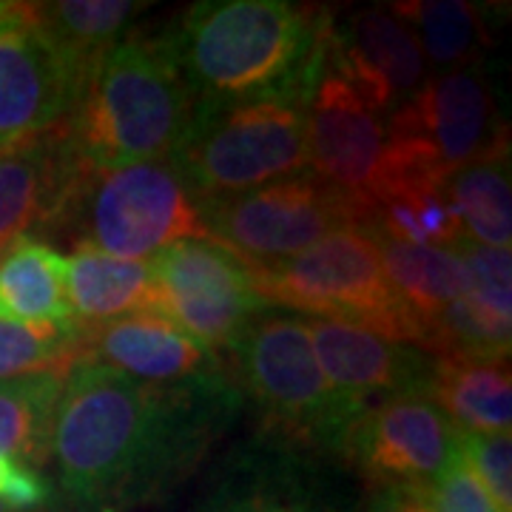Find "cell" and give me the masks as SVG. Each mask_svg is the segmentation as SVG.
Returning a JSON list of instances; mask_svg holds the SVG:
<instances>
[{
  "instance_id": "cell-33",
  "label": "cell",
  "mask_w": 512,
  "mask_h": 512,
  "mask_svg": "<svg viewBox=\"0 0 512 512\" xmlns=\"http://www.w3.org/2000/svg\"><path fill=\"white\" fill-rule=\"evenodd\" d=\"M0 512H12V510H9V507H6V504L0 501Z\"/></svg>"
},
{
  "instance_id": "cell-20",
  "label": "cell",
  "mask_w": 512,
  "mask_h": 512,
  "mask_svg": "<svg viewBox=\"0 0 512 512\" xmlns=\"http://www.w3.org/2000/svg\"><path fill=\"white\" fill-rule=\"evenodd\" d=\"M424 393L461 433L501 436L512 430V379L507 362L433 359Z\"/></svg>"
},
{
  "instance_id": "cell-15",
  "label": "cell",
  "mask_w": 512,
  "mask_h": 512,
  "mask_svg": "<svg viewBox=\"0 0 512 512\" xmlns=\"http://www.w3.org/2000/svg\"><path fill=\"white\" fill-rule=\"evenodd\" d=\"M305 328L319 370L350 424L367 404L407 390L424 393L436 359L427 350L336 319L308 316Z\"/></svg>"
},
{
  "instance_id": "cell-22",
  "label": "cell",
  "mask_w": 512,
  "mask_h": 512,
  "mask_svg": "<svg viewBox=\"0 0 512 512\" xmlns=\"http://www.w3.org/2000/svg\"><path fill=\"white\" fill-rule=\"evenodd\" d=\"M444 197L456 214L461 234L490 248L512 245V185L510 148L458 168L444 183Z\"/></svg>"
},
{
  "instance_id": "cell-19",
  "label": "cell",
  "mask_w": 512,
  "mask_h": 512,
  "mask_svg": "<svg viewBox=\"0 0 512 512\" xmlns=\"http://www.w3.org/2000/svg\"><path fill=\"white\" fill-rule=\"evenodd\" d=\"M367 234L379 251V262L393 293L419 319L424 330V350H427L433 322L444 308H450L456 299L464 296V274L458 256L453 254V248L413 245L370 228Z\"/></svg>"
},
{
  "instance_id": "cell-11",
  "label": "cell",
  "mask_w": 512,
  "mask_h": 512,
  "mask_svg": "<svg viewBox=\"0 0 512 512\" xmlns=\"http://www.w3.org/2000/svg\"><path fill=\"white\" fill-rule=\"evenodd\" d=\"M458 430L421 390L367 404L345 433L342 453L382 490L424 495L458 453Z\"/></svg>"
},
{
  "instance_id": "cell-7",
  "label": "cell",
  "mask_w": 512,
  "mask_h": 512,
  "mask_svg": "<svg viewBox=\"0 0 512 512\" xmlns=\"http://www.w3.org/2000/svg\"><path fill=\"white\" fill-rule=\"evenodd\" d=\"M387 137L390 183L382 202L410 185L444 188L458 168L507 146L493 89L478 66L433 74L407 106L387 117Z\"/></svg>"
},
{
  "instance_id": "cell-18",
  "label": "cell",
  "mask_w": 512,
  "mask_h": 512,
  "mask_svg": "<svg viewBox=\"0 0 512 512\" xmlns=\"http://www.w3.org/2000/svg\"><path fill=\"white\" fill-rule=\"evenodd\" d=\"M66 296L77 325H103L131 313H154L151 265L74 245L66 259Z\"/></svg>"
},
{
  "instance_id": "cell-12",
  "label": "cell",
  "mask_w": 512,
  "mask_h": 512,
  "mask_svg": "<svg viewBox=\"0 0 512 512\" xmlns=\"http://www.w3.org/2000/svg\"><path fill=\"white\" fill-rule=\"evenodd\" d=\"M308 171L342 197L365 208L373 222L390 183L387 120L367 106L333 66L322 72L308 97Z\"/></svg>"
},
{
  "instance_id": "cell-16",
  "label": "cell",
  "mask_w": 512,
  "mask_h": 512,
  "mask_svg": "<svg viewBox=\"0 0 512 512\" xmlns=\"http://www.w3.org/2000/svg\"><path fill=\"white\" fill-rule=\"evenodd\" d=\"M77 325V322H74ZM77 362H97L154 387L222 382L220 359L160 313L77 325Z\"/></svg>"
},
{
  "instance_id": "cell-9",
  "label": "cell",
  "mask_w": 512,
  "mask_h": 512,
  "mask_svg": "<svg viewBox=\"0 0 512 512\" xmlns=\"http://www.w3.org/2000/svg\"><path fill=\"white\" fill-rule=\"evenodd\" d=\"M208 234L245 268H268L330 234L370 225V214L311 171L237 197L202 202Z\"/></svg>"
},
{
  "instance_id": "cell-8",
  "label": "cell",
  "mask_w": 512,
  "mask_h": 512,
  "mask_svg": "<svg viewBox=\"0 0 512 512\" xmlns=\"http://www.w3.org/2000/svg\"><path fill=\"white\" fill-rule=\"evenodd\" d=\"M231 353L248 396L276 436L342 450L350 421L319 370L302 316L262 313Z\"/></svg>"
},
{
  "instance_id": "cell-6",
  "label": "cell",
  "mask_w": 512,
  "mask_h": 512,
  "mask_svg": "<svg viewBox=\"0 0 512 512\" xmlns=\"http://www.w3.org/2000/svg\"><path fill=\"white\" fill-rule=\"evenodd\" d=\"M80 228L77 245L148 262L185 239H211L202 202L174 160L89 168L74 191L66 220Z\"/></svg>"
},
{
  "instance_id": "cell-26",
  "label": "cell",
  "mask_w": 512,
  "mask_h": 512,
  "mask_svg": "<svg viewBox=\"0 0 512 512\" xmlns=\"http://www.w3.org/2000/svg\"><path fill=\"white\" fill-rule=\"evenodd\" d=\"M77 365V325H26L0 319V382Z\"/></svg>"
},
{
  "instance_id": "cell-25",
  "label": "cell",
  "mask_w": 512,
  "mask_h": 512,
  "mask_svg": "<svg viewBox=\"0 0 512 512\" xmlns=\"http://www.w3.org/2000/svg\"><path fill=\"white\" fill-rule=\"evenodd\" d=\"M66 373H37L0 382V453L40 470L49 458L57 399Z\"/></svg>"
},
{
  "instance_id": "cell-2",
  "label": "cell",
  "mask_w": 512,
  "mask_h": 512,
  "mask_svg": "<svg viewBox=\"0 0 512 512\" xmlns=\"http://www.w3.org/2000/svg\"><path fill=\"white\" fill-rule=\"evenodd\" d=\"M165 43L200 103L308 100L325 63L328 18L288 0H205Z\"/></svg>"
},
{
  "instance_id": "cell-17",
  "label": "cell",
  "mask_w": 512,
  "mask_h": 512,
  "mask_svg": "<svg viewBox=\"0 0 512 512\" xmlns=\"http://www.w3.org/2000/svg\"><path fill=\"white\" fill-rule=\"evenodd\" d=\"M83 171L66 123L0 148V254L37 228L66 220Z\"/></svg>"
},
{
  "instance_id": "cell-31",
  "label": "cell",
  "mask_w": 512,
  "mask_h": 512,
  "mask_svg": "<svg viewBox=\"0 0 512 512\" xmlns=\"http://www.w3.org/2000/svg\"><path fill=\"white\" fill-rule=\"evenodd\" d=\"M208 512H325L319 510L316 504H311L308 498H296V495L285 493H239L225 495L220 498Z\"/></svg>"
},
{
  "instance_id": "cell-1",
  "label": "cell",
  "mask_w": 512,
  "mask_h": 512,
  "mask_svg": "<svg viewBox=\"0 0 512 512\" xmlns=\"http://www.w3.org/2000/svg\"><path fill=\"white\" fill-rule=\"evenodd\" d=\"M225 382L154 387L77 362L57 399L49 456L66 493L86 504H134L200 450L211 416L197 410Z\"/></svg>"
},
{
  "instance_id": "cell-14",
  "label": "cell",
  "mask_w": 512,
  "mask_h": 512,
  "mask_svg": "<svg viewBox=\"0 0 512 512\" xmlns=\"http://www.w3.org/2000/svg\"><path fill=\"white\" fill-rule=\"evenodd\" d=\"M325 57L384 120L407 106L430 80L416 37L390 6L359 9L339 26L328 20Z\"/></svg>"
},
{
  "instance_id": "cell-13",
  "label": "cell",
  "mask_w": 512,
  "mask_h": 512,
  "mask_svg": "<svg viewBox=\"0 0 512 512\" xmlns=\"http://www.w3.org/2000/svg\"><path fill=\"white\" fill-rule=\"evenodd\" d=\"M83 74L37 29L32 3L0 23V148L69 120Z\"/></svg>"
},
{
  "instance_id": "cell-5",
  "label": "cell",
  "mask_w": 512,
  "mask_h": 512,
  "mask_svg": "<svg viewBox=\"0 0 512 512\" xmlns=\"http://www.w3.org/2000/svg\"><path fill=\"white\" fill-rule=\"evenodd\" d=\"M254 291L285 311L376 330L424 350V330L393 293L373 239L362 228L330 234L308 251L268 268H248Z\"/></svg>"
},
{
  "instance_id": "cell-29",
  "label": "cell",
  "mask_w": 512,
  "mask_h": 512,
  "mask_svg": "<svg viewBox=\"0 0 512 512\" xmlns=\"http://www.w3.org/2000/svg\"><path fill=\"white\" fill-rule=\"evenodd\" d=\"M430 512H498L476 473L458 456L450 461L444 476L421 495Z\"/></svg>"
},
{
  "instance_id": "cell-30",
  "label": "cell",
  "mask_w": 512,
  "mask_h": 512,
  "mask_svg": "<svg viewBox=\"0 0 512 512\" xmlns=\"http://www.w3.org/2000/svg\"><path fill=\"white\" fill-rule=\"evenodd\" d=\"M46 498H49V487H46V481L37 470L23 467V464L0 453V501L9 510H37V507L46 504Z\"/></svg>"
},
{
  "instance_id": "cell-21",
  "label": "cell",
  "mask_w": 512,
  "mask_h": 512,
  "mask_svg": "<svg viewBox=\"0 0 512 512\" xmlns=\"http://www.w3.org/2000/svg\"><path fill=\"white\" fill-rule=\"evenodd\" d=\"M0 319L26 325H69L66 256L37 237H23L0 254Z\"/></svg>"
},
{
  "instance_id": "cell-10",
  "label": "cell",
  "mask_w": 512,
  "mask_h": 512,
  "mask_svg": "<svg viewBox=\"0 0 512 512\" xmlns=\"http://www.w3.org/2000/svg\"><path fill=\"white\" fill-rule=\"evenodd\" d=\"M154 313L208 350H231L268 302L254 291L248 268L214 239H185L148 259Z\"/></svg>"
},
{
  "instance_id": "cell-32",
  "label": "cell",
  "mask_w": 512,
  "mask_h": 512,
  "mask_svg": "<svg viewBox=\"0 0 512 512\" xmlns=\"http://www.w3.org/2000/svg\"><path fill=\"white\" fill-rule=\"evenodd\" d=\"M365 512H430L427 501L416 493H404V490H382Z\"/></svg>"
},
{
  "instance_id": "cell-24",
  "label": "cell",
  "mask_w": 512,
  "mask_h": 512,
  "mask_svg": "<svg viewBox=\"0 0 512 512\" xmlns=\"http://www.w3.org/2000/svg\"><path fill=\"white\" fill-rule=\"evenodd\" d=\"M148 3L134 0H60L32 3L37 29L60 49V55L86 77L92 63L123 37L128 20Z\"/></svg>"
},
{
  "instance_id": "cell-3",
  "label": "cell",
  "mask_w": 512,
  "mask_h": 512,
  "mask_svg": "<svg viewBox=\"0 0 512 512\" xmlns=\"http://www.w3.org/2000/svg\"><path fill=\"white\" fill-rule=\"evenodd\" d=\"M200 97L165 37H120L86 72L66 120L89 168L171 160L197 120Z\"/></svg>"
},
{
  "instance_id": "cell-4",
  "label": "cell",
  "mask_w": 512,
  "mask_h": 512,
  "mask_svg": "<svg viewBox=\"0 0 512 512\" xmlns=\"http://www.w3.org/2000/svg\"><path fill=\"white\" fill-rule=\"evenodd\" d=\"M308 100L262 97L200 103L171 157L197 200H225L308 171Z\"/></svg>"
},
{
  "instance_id": "cell-27",
  "label": "cell",
  "mask_w": 512,
  "mask_h": 512,
  "mask_svg": "<svg viewBox=\"0 0 512 512\" xmlns=\"http://www.w3.org/2000/svg\"><path fill=\"white\" fill-rule=\"evenodd\" d=\"M464 274V302L501 328H512V254L461 237L453 245Z\"/></svg>"
},
{
  "instance_id": "cell-28",
  "label": "cell",
  "mask_w": 512,
  "mask_h": 512,
  "mask_svg": "<svg viewBox=\"0 0 512 512\" xmlns=\"http://www.w3.org/2000/svg\"><path fill=\"white\" fill-rule=\"evenodd\" d=\"M458 456L476 473L498 512H512V439L510 433L484 436L461 433Z\"/></svg>"
},
{
  "instance_id": "cell-23",
  "label": "cell",
  "mask_w": 512,
  "mask_h": 512,
  "mask_svg": "<svg viewBox=\"0 0 512 512\" xmlns=\"http://www.w3.org/2000/svg\"><path fill=\"white\" fill-rule=\"evenodd\" d=\"M390 12L413 32L430 77L478 66L487 43L481 6L464 0H410L390 3Z\"/></svg>"
}]
</instances>
